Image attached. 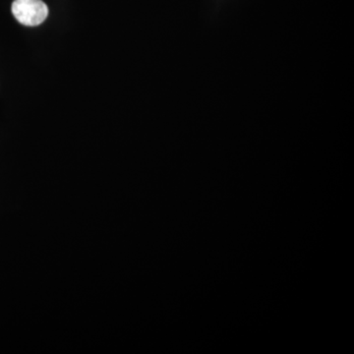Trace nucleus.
Returning <instances> with one entry per match:
<instances>
[{
	"mask_svg": "<svg viewBox=\"0 0 354 354\" xmlns=\"http://www.w3.org/2000/svg\"><path fill=\"white\" fill-rule=\"evenodd\" d=\"M12 13L16 20L25 26L41 25L48 15V8L41 0H15Z\"/></svg>",
	"mask_w": 354,
	"mask_h": 354,
	"instance_id": "f257e3e1",
	"label": "nucleus"
}]
</instances>
